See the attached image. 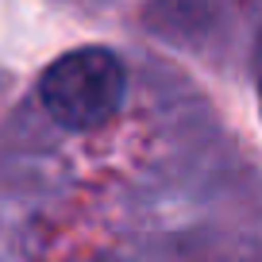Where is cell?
I'll use <instances>...</instances> for the list:
<instances>
[{
  "instance_id": "7a4b0ae2",
  "label": "cell",
  "mask_w": 262,
  "mask_h": 262,
  "mask_svg": "<svg viewBox=\"0 0 262 262\" xmlns=\"http://www.w3.org/2000/svg\"><path fill=\"white\" fill-rule=\"evenodd\" d=\"M254 81H258V108H262V31L254 42Z\"/></svg>"
},
{
  "instance_id": "6da1fadb",
  "label": "cell",
  "mask_w": 262,
  "mask_h": 262,
  "mask_svg": "<svg viewBox=\"0 0 262 262\" xmlns=\"http://www.w3.org/2000/svg\"><path fill=\"white\" fill-rule=\"evenodd\" d=\"M123 62L108 47H77L58 54L39 77V100L58 127H104L123 104Z\"/></svg>"
}]
</instances>
